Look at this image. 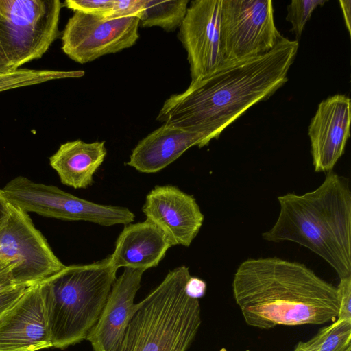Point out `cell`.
<instances>
[{
    "label": "cell",
    "instance_id": "cell-1",
    "mask_svg": "<svg viewBox=\"0 0 351 351\" xmlns=\"http://www.w3.org/2000/svg\"><path fill=\"white\" fill-rule=\"evenodd\" d=\"M298 42L282 36L268 52L191 82L164 102L156 120L205 134L210 141L249 108L265 100L288 80Z\"/></svg>",
    "mask_w": 351,
    "mask_h": 351
},
{
    "label": "cell",
    "instance_id": "cell-2",
    "mask_svg": "<svg viewBox=\"0 0 351 351\" xmlns=\"http://www.w3.org/2000/svg\"><path fill=\"white\" fill-rule=\"evenodd\" d=\"M232 292L245 323L261 329L323 324L339 313L337 287L302 263L275 257L243 261Z\"/></svg>",
    "mask_w": 351,
    "mask_h": 351
},
{
    "label": "cell",
    "instance_id": "cell-3",
    "mask_svg": "<svg viewBox=\"0 0 351 351\" xmlns=\"http://www.w3.org/2000/svg\"><path fill=\"white\" fill-rule=\"evenodd\" d=\"M280 213L263 234L272 242L289 241L325 260L339 278L351 276V192L348 180L332 171L315 190L279 196Z\"/></svg>",
    "mask_w": 351,
    "mask_h": 351
},
{
    "label": "cell",
    "instance_id": "cell-4",
    "mask_svg": "<svg viewBox=\"0 0 351 351\" xmlns=\"http://www.w3.org/2000/svg\"><path fill=\"white\" fill-rule=\"evenodd\" d=\"M117 269L105 258L66 266L39 284L52 347L64 349L86 337L97 322Z\"/></svg>",
    "mask_w": 351,
    "mask_h": 351
},
{
    "label": "cell",
    "instance_id": "cell-5",
    "mask_svg": "<svg viewBox=\"0 0 351 351\" xmlns=\"http://www.w3.org/2000/svg\"><path fill=\"white\" fill-rule=\"evenodd\" d=\"M191 276L182 265L169 271L143 300L117 351H186L202 323L198 300L184 291Z\"/></svg>",
    "mask_w": 351,
    "mask_h": 351
},
{
    "label": "cell",
    "instance_id": "cell-6",
    "mask_svg": "<svg viewBox=\"0 0 351 351\" xmlns=\"http://www.w3.org/2000/svg\"><path fill=\"white\" fill-rule=\"evenodd\" d=\"M59 0H0V43L12 70L40 58L59 36Z\"/></svg>",
    "mask_w": 351,
    "mask_h": 351
},
{
    "label": "cell",
    "instance_id": "cell-7",
    "mask_svg": "<svg viewBox=\"0 0 351 351\" xmlns=\"http://www.w3.org/2000/svg\"><path fill=\"white\" fill-rule=\"evenodd\" d=\"M2 191L10 204L27 213L32 212L46 217L88 221L104 226L126 225L135 219V215L126 207L97 204L23 176L12 179Z\"/></svg>",
    "mask_w": 351,
    "mask_h": 351
},
{
    "label": "cell",
    "instance_id": "cell-8",
    "mask_svg": "<svg viewBox=\"0 0 351 351\" xmlns=\"http://www.w3.org/2000/svg\"><path fill=\"white\" fill-rule=\"evenodd\" d=\"M282 36L275 25L271 0H221L223 68L268 52Z\"/></svg>",
    "mask_w": 351,
    "mask_h": 351
},
{
    "label": "cell",
    "instance_id": "cell-9",
    "mask_svg": "<svg viewBox=\"0 0 351 351\" xmlns=\"http://www.w3.org/2000/svg\"><path fill=\"white\" fill-rule=\"evenodd\" d=\"M9 218L0 228V257L8 261L17 287H29L62 269L45 237L28 213L11 204Z\"/></svg>",
    "mask_w": 351,
    "mask_h": 351
},
{
    "label": "cell",
    "instance_id": "cell-10",
    "mask_svg": "<svg viewBox=\"0 0 351 351\" xmlns=\"http://www.w3.org/2000/svg\"><path fill=\"white\" fill-rule=\"evenodd\" d=\"M138 17L106 18L74 11L62 32V49L85 64L133 46L139 38Z\"/></svg>",
    "mask_w": 351,
    "mask_h": 351
},
{
    "label": "cell",
    "instance_id": "cell-11",
    "mask_svg": "<svg viewBox=\"0 0 351 351\" xmlns=\"http://www.w3.org/2000/svg\"><path fill=\"white\" fill-rule=\"evenodd\" d=\"M221 0H195L188 6L178 38L187 53L191 82L223 68L221 50Z\"/></svg>",
    "mask_w": 351,
    "mask_h": 351
},
{
    "label": "cell",
    "instance_id": "cell-12",
    "mask_svg": "<svg viewBox=\"0 0 351 351\" xmlns=\"http://www.w3.org/2000/svg\"><path fill=\"white\" fill-rule=\"evenodd\" d=\"M142 210L146 219L164 232L172 246H190L204 219L195 198L172 185L152 189Z\"/></svg>",
    "mask_w": 351,
    "mask_h": 351
},
{
    "label": "cell",
    "instance_id": "cell-13",
    "mask_svg": "<svg viewBox=\"0 0 351 351\" xmlns=\"http://www.w3.org/2000/svg\"><path fill=\"white\" fill-rule=\"evenodd\" d=\"M52 347L39 284L27 287L0 315V351Z\"/></svg>",
    "mask_w": 351,
    "mask_h": 351
},
{
    "label": "cell",
    "instance_id": "cell-14",
    "mask_svg": "<svg viewBox=\"0 0 351 351\" xmlns=\"http://www.w3.org/2000/svg\"><path fill=\"white\" fill-rule=\"evenodd\" d=\"M351 101L344 95L323 100L312 118L308 134L316 172L332 171L350 137Z\"/></svg>",
    "mask_w": 351,
    "mask_h": 351
},
{
    "label": "cell",
    "instance_id": "cell-15",
    "mask_svg": "<svg viewBox=\"0 0 351 351\" xmlns=\"http://www.w3.org/2000/svg\"><path fill=\"white\" fill-rule=\"evenodd\" d=\"M140 269L125 267L117 278L101 314L86 337L93 351H117L126 328L140 308L134 304L143 273Z\"/></svg>",
    "mask_w": 351,
    "mask_h": 351
},
{
    "label": "cell",
    "instance_id": "cell-16",
    "mask_svg": "<svg viewBox=\"0 0 351 351\" xmlns=\"http://www.w3.org/2000/svg\"><path fill=\"white\" fill-rule=\"evenodd\" d=\"M209 142L205 134L162 123L137 143L127 165L141 173H157L190 147H202Z\"/></svg>",
    "mask_w": 351,
    "mask_h": 351
},
{
    "label": "cell",
    "instance_id": "cell-17",
    "mask_svg": "<svg viewBox=\"0 0 351 351\" xmlns=\"http://www.w3.org/2000/svg\"><path fill=\"white\" fill-rule=\"evenodd\" d=\"M171 246L164 232L149 220L130 223L125 225L117 237L110 263L117 269L130 267L146 271L158 266Z\"/></svg>",
    "mask_w": 351,
    "mask_h": 351
},
{
    "label": "cell",
    "instance_id": "cell-18",
    "mask_svg": "<svg viewBox=\"0 0 351 351\" xmlns=\"http://www.w3.org/2000/svg\"><path fill=\"white\" fill-rule=\"evenodd\" d=\"M106 154L105 141L86 143L77 139L60 145L49 157V164L63 184L85 189L93 184V176Z\"/></svg>",
    "mask_w": 351,
    "mask_h": 351
},
{
    "label": "cell",
    "instance_id": "cell-19",
    "mask_svg": "<svg viewBox=\"0 0 351 351\" xmlns=\"http://www.w3.org/2000/svg\"><path fill=\"white\" fill-rule=\"evenodd\" d=\"M189 3V0H145L140 24L143 27L156 26L166 32H173L180 27Z\"/></svg>",
    "mask_w": 351,
    "mask_h": 351
},
{
    "label": "cell",
    "instance_id": "cell-20",
    "mask_svg": "<svg viewBox=\"0 0 351 351\" xmlns=\"http://www.w3.org/2000/svg\"><path fill=\"white\" fill-rule=\"evenodd\" d=\"M311 339L317 351H345L351 347V321L337 318Z\"/></svg>",
    "mask_w": 351,
    "mask_h": 351
},
{
    "label": "cell",
    "instance_id": "cell-21",
    "mask_svg": "<svg viewBox=\"0 0 351 351\" xmlns=\"http://www.w3.org/2000/svg\"><path fill=\"white\" fill-rule=\"evenodd\" d=\"M324 0H292L287 6L286 20L292 25L291 32L298 42L305 25L317 6L323 5Z\"/></svg>",
    "mask_w": 351,
    "mask_h": 351
},
{
    "label": "cell",
    "instance_id": "cell-22",
    "mask_svg": "<svg viewBox=\"0 0 351 351\" xmlns=\"http://www.w3.org/2000/svg\"><path fill=\"white\" fill-rule=\"evenodd\" d=\"M114 0H66L63 6L73 11L110 18L113 12Z\"/></svg>",
    "mask_w": 351,
    "mask_h": 351
},
{
    "label": "cell",
    "instance_id": "cell-23",
    "mask_svg": "<svg viewBox=\"0 0 351 351\" xmlns=\"http://www.w3.org/2000/svg\"><path fill=\"white\" fill-rule=\"evenodd\" d=\"M34 76L31 69L20 68L8 73L0 74V93L32 86Z\"/></svg>",
    "mask_w": 351,
    "mask_h": 351
},
{
    "label": "cell",
    "instance_id": "cell-24",
    "mask_svg": "<svg viewBox=\"0 0 351 351\" xmlns=\"http://www.w3.org/2000/svg\"><path fill=\"white\" fill-rule=\"evenodd\" d=\"M337 291L339 302L337 318L351 321V276L341 278Z\"/></svg>",
    "mask_w": 351,
    "mask_h": 351
},
{
    "label": "cell",
    "instance_id": "cell-25",
    "mask_svg": "<svg viewBox=\"0 0 351 351\" xmlns=\"http://www.w3.org/2000/svg\"><path fill=\"white\" fill-rule=\"evenodd\" d=\"M145 0H114L112 14L110 18L138 17L140 19Z\"/></svg>",
    "mask_w": 351,
    "mask_h": 351
},
{
    "label": "cell",
    "instance_id": "cell-26",
    "mask_svg": "<svg viewBox=\"0 0 351 351\" xmlns=\"http://www.w3.org/2000/svg\"><path fill=\"white\" fill-rule=\"evenodd\" d=\"M16 288L11 264L0 257V295Z\"/></svg>",
    "mask_w": 351,
    "mask_h": 351
},
{
    "label": "cell",
    "instance_id": "cell-27",
    "mask_svg": "<svg viewBox=\"0 0 351 351\" xmlns=\"http://www.w3.org/2000/svg\"><path fill=\"white\" fill-rule=\"evenodd\" d=\"M206 291V283L204 280L194 276H190L186 282L184 291L186 295L192 299L199 300L204 296Z\"/></svg>",
    "mask_w": 351,
    "mask_h": 351
},
{
    "label": "cell",
    "instance_id": "cell-28",
    "mask_svg": "<svg viewBox=\"0 0 351 351\" xmlns=\"http://www.w3.org/2000/svg\"><path fill=\"white\" fill-rule=\"evenodd\" d=\"M25 289V287H17L0 295V315L21 296Z\"/></svg>",
    "mask_w": 351,
    "mask_h": 351
},
{
    "label": "cell",
    "instance_id": "cell-29",
    "mask_svg": "<svg viewBox=\"0 0 351 351\" xmlns=\"http://www.w3.org/2000/svg\"><path fill=\"white\" fill-rule=\"evenodd\" d=\"M11 204L5 197L2 189H0V228L9 218L11 213Z\"/></svg>",
    "mask_w": 351,
    "mask_h": 351
},
{
    "label": "cell",
    "instance_id": "cell-30",
    "mask_svg": "<svg viewBox=\"0 0 351 351\" xmlns=\"http://www.w3.org/2000/svg\"><path fill=\"white\" fill-rule=\"evenodd\" d=\"M340 6L342 9L346 26L348 29V31L349 34L351 33V26H350V22H351V1H343L340 0L339 1Z\"/></svg>",
    "mask_w": 351,
    "mask_h": 351
},
{
    "label": "cell",
    "instance_id": "cell-31",
    "mask_svg": "<svg viewBox=\"0 0 351 351\" xmlns=\"http://www.w3.org/2000/svg\"><path fill=\"white\" fill-rule=\"evenodd\" d=\"M293 351H317L315 343L311 338L306 341H299Z\"/></svg>",
    "mask_w": 351,
    "mask_h": 351
},
{
    "label": "cell",
    "instance_id": "cell-32",
    "mask_svg": "<svg viewBox=\"0 0 351 351\" xmlns=\"http://www.w3.org/2000/svg\"><path fill=\"white\" fill-rule=\"evenodd\" d=\"M14 71L11 69L9 62L6 58V56L3 50L0 43V74Z\"/></svg>",
    "mask_w": 351,
    "mask_h": 351
},
{
    "label": "cell",
    "instance_id": "cell-33",
    "mask_svg": "<svg viewBox=\"0 0 351 351\" xmlns=\"http://www.w3.org/2000/svg\"><path fill=\"white\" fill-rule=\"evenodd\" d=\"M345 351H351V347L346 350Z\"/></svg>",
    "mask_w": 351,
    "mask_h": 351
}]
</instances>
